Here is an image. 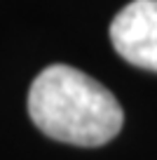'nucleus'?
I'll return each instance as SVG.
<instances>
[{
  "mask_svg": "<svg viewBox=\"0 0 157 160\" xmlns=\"http://www.w3.org/2000/svg\"><path fill=\"white\" fill-rule=\"evenodd\" d=\"M28 115L42 134L73 146L108 144L124 122L113 92L66 64L38 73L28 90Z\"/></svg>",
  "mask_w": 157,
  "mask_h": 160,
  "instance_id": "1",
  "label": "nucleus"
},
{
  "mask_svg": "<svg viewBox=\"0 0 157 160\" xmlns=\"http://www.w3.org/2000/svg\"><path fill=\"white\" fill-rule=\"evenodd\" d=\"M110 40L122 59L157 73V0H131L115 14Z\"/></svg>",
  "mask_w": 157,
  "mask_h": 160,
  "instance_id": "2",
  "label": "nucleus"
}]
</instances>
